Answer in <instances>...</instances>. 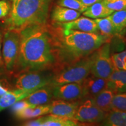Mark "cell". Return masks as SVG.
I'll return each mask as SVG.
<instances>
[{
    "instance_id": "5bb4252c",
    "label": "cell",
    "mask_w": 126,
    "mask_h": 126,
    "mask_svg": "<svg viewBox=\"0 0 126 126\" xmlns=\"http://www.w3.org/2000/svg\"><path fill=\"white\" fill-rule=\"evenodd\" d=\"M81 12L57 5L53 8L51 14L52 21L58 23H65L78 18Z\"/></svg>"
},
{
    "instance_id": "83f0119b",
    "label": "cell",
    "mask_w": 126,
    "mask_h": 126,
    "mask_svg": "<svg viewBox=\"0 0 126 126\" xmlns=\"http://www.w3.org/2000/svg\"><path fill=\"white\" fill-rule=\"evenodd\" d=\"M3 33H4V29L2 27L0 26V75H7L5 68L4 62H3L2 56V44L3 39Z\"/></svg>"
},
{
    "instance_id": "7402d4cb",
    "label": "cell",
    "mask_w": 126,
    "mask_h": 126,
    "mask_svg": "<svg viewBox=\"0 0 126 126\" xmlns=\"http://www.w3.org/2000/svg\"><path fill=\"white\" fill-rule=\"evenodd\" d=\"M94 20L96 23L100 34L102 35L111 37L117 34L109 16L105 18L94 19Z\"/></svg>"
},
{
    "instance_id": "9c48e42d",
    "label": "cell",
    "mask_w": 126,
    "mask_h": 126,
    "mask_svg": "<svg viewBox=\"0 0 126 126\" xmlns=\"http://www.w3.org/2000/svg\"><path fill=\"white\" fill-rule=\"evenodd\" d=\"M54 98L67 101H79L83 99L81 83H68L53 87Z\"/></svg>"
},
{
    "instance_id": "cb8c5ba5",
    "label": "cell",
    "mask_w": 126,
    "mask_h": 126,
    "mask_svg": "<svg viewBox=\"0 0 126 126\" xmlns=\"http://www.w3.org/2000/svg\"><path fill=\"white\" fill-rule=\"evenodd\" d=\"M57 4L61 7L74 9L81 13L85 11L88 7L78 0H58Z\"/></svg>"
},
{
    "instance_id": "7a4b0ae2",
    "label": "cell",
    "mask_w": 126,
    "mask_h": 126,
    "mask_svg": "<svg viewBox=\"0 0 126 126\" xmlns=\"http://www.w3.org/2000/svg\"><path fill=\"white\" fill-rule=\"evenodd\" d=\"M53 33L59 50V60L62 57L74 62L91 54L111 39L99 33L63 28L59 34Z\"/></svg>"
},
{
    "instance_id": "f546056e",
    "label": "cell",
    "mask_w": 126,
    "mask_h": 126,
    "mask_svg": "<svg viewBox=\"0 0 126 126\" xmlns=\"http://www.w3.org/2000/svg\"><path fill=\"white\" fill-rule=\"evenodd\" d=\"M43 123V117H40L37 118V119L34 120L29 121L25 123H23V126H42Z\"/></svg>"
},
{
    "instance_id": "5b68a950",
    "label": "cell",
    "mask_w": 126,
    "mask_h": 126,
    "mask_svg": "<svg viewBox=\"0 0 126 126\" xmlns=\"http://www.w3.org/2000/svg\"><path fill=\"white\" fill-rule=\"evenodd\" d=\"M4 29V28H3ZM20 32L4 29L2 56L7 75H14L18 61L20 47Z\"/></svg>"
},
{
    "instance_id": "8fae6325",
    "label": "cell",
    "mask_w": 126,
    "mask_h": 126,
    "mask_svg": "<svg viewBox=\"0 0 126 126\" xmlns=\"http://www.w3.org/2000/svg\"><path fill=\"white\" fill-rule=\"evenodd\" d=\"M83 89V99L93 98L107 86V79L99 78L92 75L81 82Z\"/></svg>"
},
{
    "instance_id": "1f68e13d",
    "label": "cell",
    "mask_w": 126,
    "mask_h": 126,
    "mask_svg": "<svg viewBox=\"0 0 126 126\" xmlns=\"http://www.w3.org/2000/svg\"><path fill=\"white\" fill-rule=\"evenodd\" d=\"M8 91V89L7 88L4 87V85L2 84V82L0 81V96L7 93Z\"/></svg>"
},
{
    "instance_id": "7c38bea8",
    "label": "cell",
    "mask_w": 126,
    "mask_h": 126,
    "mask_svg": "<svg viewBox=\"0 0 126 126\" xmlns=\"http://www.w3.org/2000/svg\"><path fill=\"white\" fill-rule=\"evenodd\" d=\"M63 29L75 30L88 33H99V29L94 20L88 17H81L68 22L58 23Z\"/></svg>"
},
{
    "instance_id": "9a60e30c",
    "label": "cell",
    "mask_w": 126,
    "mask_h": 126,
    "mask_svg": "<svg viewBox=\"0 0 126 126\" xmlns=\"http://www.w3.org/2000/svg\"><path fill=\"white\" fill-rule=\"evenodd\" d=\"M106 88L114 92H126V71L114 70L107 79Z\"/></svg>"
},
{
    "instance_id": "52a82bcc",
    "label": "cell",
    "mask_w": 126,
    "mask_h": 126,
    "mask_svg": "<svg viewBox=\"0 0 126 126\" xmlns=\"http://www.w3.org/2000/svg\"><path fill=\"white\" fill-rule=\"evenodd\" d=\"M114 70L110 56V44L106 42L94 53L91 74L99 78L108 79Z\"/></svg>"
},
{
    "instance_id": "ac0fdd59",
    "label": "cell",
    "mask_w": 126,
    "mask_h": 126,
    "mask_svg": "<svg viewBox=\"0 0 126 126\" xmlns=\"http://www.w3.org/2000/svg\"><path fill=\"white\" fill-rule=\"evenodd\" d=\"M113 12L106 7L102 0L88 7L85 11L83 12V15L89 18H102L110 15Z\"/></svg>"
},
{
    "instance_id": "2e32d148",
    "label": "cell",
    "mask_w": 126,
    "mask_h": 126,
    "mask_svg": "<svg viewBox=\"0 0 126 126\" xmlns=\"http://www.w3.org/2000/svg\"><path fill=\"white\" fill-rule=\"evenodd\" d=\"M33 92L19 89L9 90L0 96V111L12 106L16 102L24 99Z\"/></svg>"
},
{
    "instance_id": "d6986e66",
    "label": "cell",
    "mask_w": 126,
    "mask_h": 126,
    "mask_svg": "<svg viewBox=\"0 0 126 126\" xmlns=\"http://www.w3.org/2000/svg\"><path fill=\"white\" fill-rule=\"evenodd\" d=\"M101 123L102 126H126V111L110 110Z\"/></svg>"
},
{
    "instance_id": "8992f818",
    "label": "cell",
    "mask_w": 126,
    "mask_h": 126,
    "mask_svg": "<svg viewBox=\"0 0 126 126\" xmlns=\"http://www.w3.org/2000/svg\"><path fill=\"white\" fill-rule=\"evenodd\" d=\"M43 71H26L14 75L15 78L14 89L34 92L43 86L50 85L53 75Z\"/></svg>"
},
{
    "instance_id": "4fadbf2b",
    "label": "cell",
    "mask_w": 126,
    "mask_h": 126,
    "mask_svg": "<svg viewBox=\"0 0 126 126\" xmlns=\"http://www.w3.org/2000/svg\"><path fill=\"white\" fill-rule=\"evenodd\" d=\"M53 97V87L47 85L34 91L25 97L24 100L32 106L36 107L48 104Z\"/></svg>"
},
{
    "instance_id": "e0dca14e",
    "label": "cell",
    "mask_w": 126,
    "mask_h": 126,
    "mask_svg": "<svg viewBox=\"0 0 126 126\" xmlns=\"http://www.w3.org/2000/svg\"><path fill=\"white\" fill-rule=\"evenodd\" d=\"M116 94L111 89L105 88L92 99L94 104L100 109L108 113L111 110V102Z\"/></svg>"
},
{
    "instance_id": "277c9868",
    "label": "cell",
    "mask_w": 126,
    "mask_h": 126,
    "mask_svg": "<svg viewBox=\"0 0 126 126\" xmlns=\"http://www.w3.org/2000/svg\"><path fill=\"white\" fill-rule=\"evenodd\" d=\"M94 53L58 71L53 75L50 86L54 87L68 83H81L91 74Z\"/></svg>"
},
{
    "instance_id": "f1b7e54d",
    "label": "cell",
    "mask_w": 126,
    "mask_h": 126,
    "mask_svg": "<svg viewBox=\"0 0 126 126\" xmlns=\"http://www.w3.org/2000/svg\"><path fill=\"white\" fill-rule=\"evenodd\" d=\"M34 108V107L32 106L30 104L28 103L26 100L24 99L19 100V101L16 102L15 104H14L12 106V110L14 111V113L18 112L19 111L24 109L26 108Z\"/></svg>"
},
{
    "instance_id": "30bf717a",
    "label": "cell",
    "mask_w": 126,
    "mask_h": 126,
    "mask_svg": "<svg viewBox=\"0 0 126 126\" xmlns=\"http://www.w3.org/2000/svg\"><path fill=\"white\" fill-rule=\"evenodd\" d=\"M79 103V101H67L61 99L53 100L49 104V114L73 119Z\"/></svg>"
},
{
    "instance_id": "ffe728a7",
    "label": "cell",
    "mask_w": 126,
    "mask_h": 126,
    "mask_svg": "<svg viewBox=\"0 0 126 126\" xmlns=\"http://www.w3.org/2000/svg\"><path fill=\"white\" fill-rule=\"evenodd\" d=\"M79 123L74 119L50 114L43 117L42 126H75Z\"/></svg>"
},
{
    "instance_id": "3957f363",
    "label": "cell",
    "mask_w": 126,
    "mask_h": 126,
    "mask_svg": "<svg viewBox=\"0 0 126 126\" xmlns=\"http://www.w3.org/2000/svg\"><path fill=\"white\" fill-rule=\"evenodd\" d=\"M53 0H11L10 12L2 19L4 29L20 31L34 25H47Z\"/></svg>"
},
{
    "instance_id": "4dcf8cb0",
    "label": "cell",
    "mask_w": 126,
    "mask_h": 126,
    "mask_svg": "<svg viewBox=\"0 0 126 126\" xmlns=\"http://www.w3.org/2000/svg\"><path fill=\"white\" fill-rule=\"evenodd\" d=\"M80 2L82 3L83 5L87 6V7H89V6L92 5L94 3L99 2V1H102V0H78Z\"/></svg>"
},
{
    "instance_id": "d4e9b609",
    "label": "cell",
    "mask_w": 126,
    "mask_h": 126,
    "mask_svg": "<svg viewBox=\"0 0 126 126\" xmlns=\"http://www.w3.org/2000/svg\"><path fill=\"white\" fill-rule=\"evenodd\" d=\"M115 70L126 71V49L111 56Z\"/></svg>"
},
{
    "instance_id": "ba28073f",
    "label": "cell",
    "mask_w": 126,
    "mask_h": 126,
    "mask_svg": "<svg viewBox=\"0 0 126 126\" xmlns=\"http://www.w3.org/2000/svg\"><path fill=\"white\" fill-rule=\"evenodd\" d=\"M80 102L73 119L83 123H99L105 119L107 113L100 109L92 98L83 99Z\"/></svg>"
},
{
    "instance_id": "603a6c76",
    "label": "cell",
    "mask_w": 126,
    "mask_h": 126,
    "mask_svg": "<svg viewBox=\"0 0 126 126\" xmlns=\"http://www.w3.org/2000/svg\"><path fill=\"white\" fill-rule=\"evenodd\" d=\"M126 111V92L117 93L111 102V110Z\"/></svg>"
},
{
    "instance_id": "484cf974",
    "label": "cell",
    "mask_w": 126,
    "mask_h": 126,
    "mask_svg": "<svg viewBox=\"0 0 126 126\" xmlns=\"http://www.w3.org/2000/svg\"><path fill=\"white\" fill-rule=\"evenodd\" d=\"M106 7L113 11L126 9V0H103Z\"/></svg>"
},
{
    "instance_id": "6da1fadb",
    "label": "cell",
    "mask_w": 126,
    "mask_h": 126,
    "mask_svg": "<svg viewBox=\"0 0 126 126\" xmlns=\"http://www.w3.org/2000/svg\"><path fill=\"white\" fill-rule=\"evenodd\" d=\"M19 32V52L14 75L26 71H45L57 64V45L53 31L46 25H31Z\"/></svg>"
},
{
    "instance_id": "4316f807",
    "label": "cell",
    "mask_w": 126,
    "mask_h": 126,
    "mask_svg": "<svg viewBox=\"0 0 126 126\" xmlns=\"http://www.w3.org/2000/svg\"><path fill=\"white\" fill-rule=\"evenodd\" d=\"M11 4L8 0H0V19H3L8 15Z\"/></svg>"
},
{
    "instance_id": "44dd1931",
    "label": "cell",
    "mask_w": 126,
    "mask_h": 126,
    "mask_svg": "<svg viewBox=\"0 0 126 126\" xmlns=\"http://www.w3.org/2000/svg\"><path fill=\"white\" fill-rule=\"evenodd\" d=\"M117 34L126 28V9L113 12L109 16Z\"/></svg>"
}]
</instances>
